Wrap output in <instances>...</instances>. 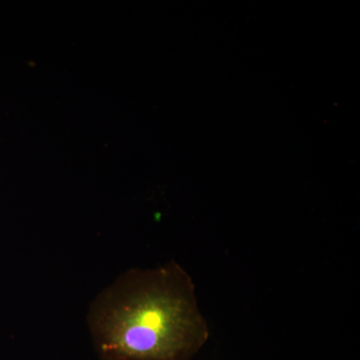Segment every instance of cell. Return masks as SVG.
<instances>
[{"mask_svg": "<svg viewBox=\"0 0 360 360\" xmlns=\"http://www.w3.org/2000/svg\"><path fill=\"white\" fill-rule=\"evenodd\" d=\"M89 326L103 360H191L210 338L195 284L175 262L118 277L92 303Z\"/></svg>", "mask_w": 360, "mask_h": 360, "instance_id": "obj_1", "label": "cell"}]
</instances>
